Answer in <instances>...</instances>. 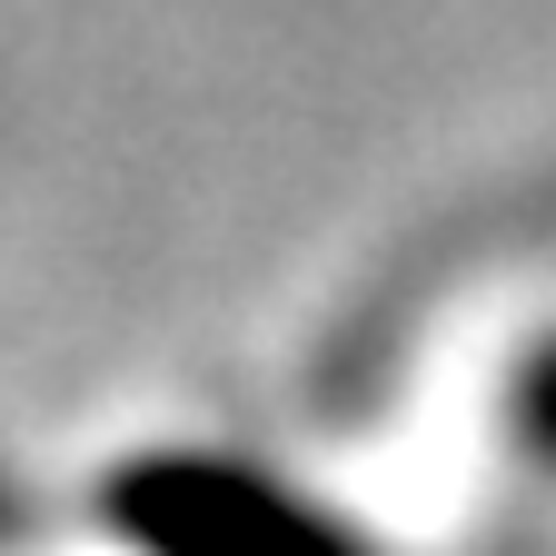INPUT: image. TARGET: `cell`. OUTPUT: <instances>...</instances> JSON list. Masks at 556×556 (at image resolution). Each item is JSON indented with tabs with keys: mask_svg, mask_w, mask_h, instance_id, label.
I'll use <instances>...</instances> for the list:
<instances>
[{
	"mask_svg": "<svg viewBox=\"0 0 556 556\" xmlns=\"http://www.w3.org/2000/svg\"><path fill=\"white\" fill-rule=\"evenodd\" d=\"M110 527L139 556H368L328 507L239 457H129L110 477Z\"/></svg>",
	"mask_w": 556,
	"mask_h": 556,
	"instance_id": "cell-1",
	"label": "cell"
},
{
	"mask_svg": "<svg viewBox=\"0 0 556 556\" xmlns=\"http://www.w3.org/2000/svg\"><path fill=\"white\" fill-rule=\"evenodd\" d=\"M517 407H527V438L556 457V348H546V358L527 368V397H517Z\"/></svg>",
	"mask_w": 556,
	"mask_h": 556,
	"instance_id": "cell-2",
	"label": "cell"
}]
</instances>
